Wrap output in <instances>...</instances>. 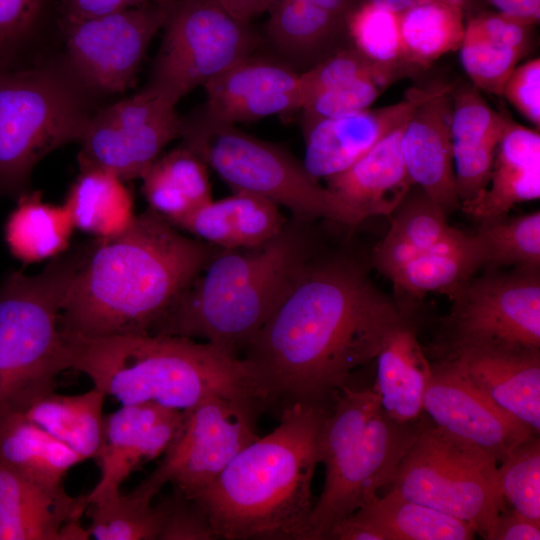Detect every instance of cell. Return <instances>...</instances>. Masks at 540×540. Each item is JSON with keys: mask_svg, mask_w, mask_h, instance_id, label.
<instances>
[{"mask_svg": "<svg viewBox=\"0 0 540 540\" xmlns=\"http://www.w3.org/2000/svg\"><path fill=\"white\" fill-rule=\"evenodd\" d=\"M403 317L357 263L311 259L245 348V359L274 396L329 406Z\"/></svg>", "mask_w": 540, "mask_h": 540, "instance_id": "obj_1", "label": "cell"}, {"mask_svg": "<svg viewBox=\"0 0 540 540\" xmlns=\"http://www.w3.org/2000/svg\"><path fill=\"white\" fill-rule=\"evenodd\" d=\"M217 250L148 208L123 233L92 240L65 296L61 331L89 338L151 334Z\"/></svg>", "mask_w": 540, "mask_h": 540, "instance_id": "obj_2", "label": "cell"}, {"mask_svg": "<svg viewBox=\"0 0 540 540\" xmlns=\"http://www.w3.org/2000/svg\"><path fill=\"white\" fill-rule=\"evenodd\" d=\"M329 406L292 401L195 499L217 539L308 540L318 436Z\"/></svg>", "mask_w": 540, "mask_h": 540, "instance_id": "obj_3", "label": "cell"}, {"mask_svg": "<svg viewBox=\"0 0 540 540\" xmlns=\"http://www.w3.org/2000/svg\"><path fill=\"white\" fill-rule=\"evenodd\" d=\"M63 334L69 367L121 405L155 403L186 411L212 397L255 407L274 397L248 360L206 342L161 334Z\"/></svg>", "mask_w": 540, "mask_h": 540, "instance_id": "obj_4", "label": "cell"}, {"mask_svg": "<svg viewBox=\"0 0 540 540\" xmlns=\"http://www.w3.org/2000/svg\"><path fill=\"white\" fill-rule=\"evenodd\" d=\"M304 224L287 223L254 248H218L151 334L198 338L237 356L311 260Z\"/></svg>", "mask_w": 540, "mask_h": 540, "instance_id": "obj_5", "label": "cell"}, {"mask_svg": "<svg viewBox=\"0 0 540 540\" xmlns=\"http://www.w3.org/2000/svg\"><path fill=\"white\" fill-rule=\"evenodd\" d=\"M422 416L394 420L382 409L374 387L340 391L318 436L325 481L311 511L308 540H326L336 524L378 497L417 438Z\"/></svg>", "mask_w": 540, "mask_h": 540, "instance_id": "obj_6", "label": "cell"}, {"mask_svg": "<svg viewBox=\"0 0 540 540\" xmlns=\"http://www.w3.org/2000/svg\"><path fill=\"white\" fill-rule=\"evenodd\" d=\"M91 241L52 258L37 275L7 273L0 283V419L24 414L55 391L69 369L60 314Z\"/></svg>", "mask_w": 540, "mask_h": 540, "instance_id": "obj_7", "label": "cell"}, {"mask_svg": "<svg viewBox=\"0 0 540 540\" xmlns=\"http://www.w3.org/2000/svg\"><path fill=\"white\" fill-rule=\"evenodd\" d=\"M66 80L42 68H0V197L29 191L34 166L80 141L89 118Z\"/></svg>", "mask_w": 540, "mask_h": 540, "instance_id": "obj_8", "label": "cell"}, {"mask_svg": "<svg viewBox=\"0 0 540 540\" xmlns=\"http://www.w3.org/2000/svg\"><path fill=\"white\" fill-rule=\"evenodd\" d=\"M183 136L184 144L233 192L264 197L289 209L299 222L323 218L348 226L346 211L338 199L282 148L234 125L207 120L197 126L186 124Z\"/></svg>", "mask_w": 540, "mask_h": 540, "instance_id": "obj_9", "label": "cell"}, {"mask_svg": "<svg viewBox=\"0 0 540 540\" xmlns=\"http://www.w3.org/2000/svg\"><path fill=\"white\" fill-rule=\"evenodd\" d=\"M497 464L422 416L419 434L388 486L406 499L468 523L487 539L504 509Z\"/></svg>", "mask_w": 540, "mask_h": 540, "instance_id": "obj_10", "label": "cell"}, {"mask_svg": "<svg viewBox=\"0 0 540 540\" xmlns=\"http://www.w3.org/2000/svg\"><path fill=\"white\" fill-rule=\"evenodd\" d=\"M450 297L441 357L483 347L540 350L539 269H489Z\"/></svg>", "mask_w": 540, "mask_h": 540, "instance_id": "obj_11", "label": "cell"}, {"mask_svg": "<svg viewBox=\"0 0 540 540\" xmlns=\"http://www.w3.org/2000/svg\"><path fill=\"white\" fill-rule=\"evenodd\" d=\"M154 62L149 86L177 103L250 56L254 36L216 0H184L173 5Z\"/></svg>", "mask_w": 540, "mask_h": 540, "instance_id": "obj_12", "label": "cell"}, {"mask_svg": "<svg viewBox=\"0 0 540 540\" xmlns=\"http://www.w3.org/2000/svg\"><path fill=\"white\" fill-rule=\"evenodd\" d=\"M255 406L221 397L184 411L183 424L156 469L137 488L155 497L167 483L194 498L258 438Z\"/></svg>", "mask_w": 540, "mask_h": 540, "instance_id": "obj_13", "label": "cell"}, {"mask_svg": "<svg viewBox=\"0 0 540 540\" xmlns=\"http://www.w3.org/2000/svg\"><path fill=\"white\" fill-rule=\"evenodd\" d=\"M176 104L147 85L91 115L80 140V170L106 171L125 182L141 178L163 148L184 135Z\"/></svg>", "mask_w": 540, "mask_h": 540, "instance_id": "obj_14", "label": "cell"}, {"mask_svg": "<svg viewBox=\"0 0 540 540\" xmlns=\"http://www.w3.org/2000/svg\"><path fill=\"white\" fill-rule=\"evenodd\" d=\"M174 0L66 20L68 62L84 87L118 93L131 87L147 48L165 26Z\"/></svg>", "mask_w": 540, "mask_h": 540, "instance_id": "obj_15", "label": "cell"}, {"mask_svg": "<svg viewBox=\"0 0 540 540\" xmlns=\"http://www.w3.org/2000/svg\"><path fill=\"white\" fill-rule=\"evenodd\" d=\"M423 411L443 433L497 463L520 443L539 434L439 360L431 364Z\"/></svg>", "mask_w": 540, "mask_h": 540, "instance_id": "obj_16", "label": "cell"}, {"mask_svg": "<svg viewBox=\"0 0 540 540\" xmlns=\"http://www.w3.org/2000/svg\"><path fill=\"white\" fill-rule=\"evenodd\" d=\"M184 414L155 403H140L122 405L104 416L95 458L100 477L85 495L87 505L120 493L122 483L134 470L164 454L177 436Z\"/></svg>", "mask_w": 540, "mask_h": 540, "instance_id": "obj_17", "label": "cell"}, {"mask_svg": "<svg viewBox=\"0 0 540 540\" xmlns=\"http://www.w3.org/2000/svg\"><path fill=\"white\" fill-rule=\"evenodd\" d=\"M205 120L225 125L251 122L301 108L300 74L251 56L204 85Z\"/></svg>", "mask_w": 540, "mask_h": 540, "instance_id": "obj_18", "label": "cell"}, {"mask_svg": "<svg viewBox=\"0 0 540 540\" xmlns=\"http://www.w3.org/2000/svg\"><path fill=\"white\" fill-rule=\"evenodd\" d=\"M438 87L412 88L397 103L315 122L304 131L305 169L317 180L345 170L384 136L405 123L415 108Z\"/></svg>", "mask_w": 540, "mask_h": 540, "instance_id": "obj_19", "label": "cell"}, {"mask_svg": "<svg viewBox=\"0 0 540 540\" xmlns=\"http://www.w3.org/2000/svg\"><path fill=\"white\" fill-rule=\"evenodd\" d=\"M451 85L437 90L419 104L404 124L400 145L406 170L447 215L460 206L451 140Z\"/></svg>", "mask_w": 540, "mask_h": 540, "instance_id": "obj_20", "label": "cell"}, {"mask_svg": "<svg viewBox=\"0 0 540 540\" xmlns=\"http://www.w3.org/2000/svg\"><path fill=\"white\" fill-rule=\"evenodd\" d=\"M500 408L540 431V350L469 348L440 358Z\"/></svg>", "mask_w": 540, "mask_h": 540, "instance_id": "obj_21", "label": "cell"}, {"mask_svg": "<svg viewBox=\"0 0 540 540\" xmlns=\"http://www.w3.org/2000/svg\"><path fill=\"white\" fill-rule=\"evenodd\" d=\"M404 124L351 166L325 179L326 188L346 211L348 226H357L372 216L392 214L414 186L401 152Z\"/></svg>", "mask_w": 540, "mask_h": 540, "instance_id": "obj_22", "label": "cell"}, {"mask_svg": "<svg viewBox=\"0 0 540 540\" xmlns=\"http://www.w3.org/2000/svg\"><path fill=\"white\" fill-rule=\"evenodd\" d=\"M466 522L389 489L336 524L326 540H470Z\"/></svg>", "mask_w": 540, "mask_h": 540, "instance_id": "obj_23", "label": "cell"}, {"mask_svg": "<svg viewBox=\"0 0 540 540\" xmlns=\"http://www.w3.org/2000/svg\"><path fill=\"white\" fill-rule=\"evenodd\" d=\"M506 117L495 111L474 85L453 88L451 140L460 206L486 190Z\"/></svg>", "mask_w": 540, "mask_h": 540, "instance_id": "obj_24", "label": "cell"}, {"mask_svg": "<svg viewBox=\"0 0 540 540\" xmlns=\"http://www.w3.org/2000/svg\"><path fill=\"white\" fill-rule=\"evenodd\" d=\"M540 197V134L506 117L484 193L462 205L480 221L501 218L518 203Z\"/></svg>", "mask_w": 540, "mask_h": 540, "instance_id": "obj_25", "label": "cell"}, {"mask_svg": "<svg viewBox=\"0 0 540 540\" xmlns=\"http://www.w3.org/2000/svg\"><path fill=\"white\" fill-rule=\"evenodd\" d=\"M88 507L84 496L50 489L0 466V540H62Z\"/></svg>", "mask_w": 540, "mask_h": 540, "instance_id": "obj_26", "label": "cell"}, {"mask_svg": "<svg viewBox=\"0 0 540 540\" xmlns=\"http://www.w3.org/2000/svg\"><path fill=\"white\" fill-rule=\"evenodd\" d=\"M532 26L498 11L478 14L465 23L458 50L477 89L502 96L507 78L528 50Z\"/></svg>", "mask_w": 540, "mask_h": 540, "instance_id": "obj_27", "label": "cell"}, {"mask_svg": "<svg viewBox=\"0 0 540 540\" xmlns=\"http://www.w3.org/2000/svg\"><path fill=\"white\" fill-rule=\"evenodd\" d=\"M374 386L382 409L398 422L418 419L431 373V363L410 318L403 317L386 335L375 358Z\"/></svg>", "mask_w": 540, "mask_h": 540, "instance_id": "obj_28", "label": "cell"}, {"mask_svg": "<svg viewBox=\"0 0 540 540\" xmlns=\"http://www.w3.org/2000/svg\"><path fill=\"white\" fill-rule=\"evenodd\" d=\"M83 460L25 414L0 419V466L28 480L50 489L64 488L67 472Z\"/></svg>", "mask_w": 540, "mask_h": 540, "instance_id": "obj_29", "label": "cell"}, {"mask_svg": "<svg viewBox=\"0 0 540 540\" xmlns=\"http://www.w3.org/2000/svg\"><path fill=\"white\" fill-rule=\"evenodd\" d=\"M392 214L391 227L373 252L375 266L388 278L457 232L448 224L447 213L418 186L409 190Z\"/></svg>", "mask_w": 540, "mask_h": 540, "instance_id": "obj_30", "label": "cell"}, {"mask_svg": "<svg viewBox=\"0 0 540 540\" xmlns=\"http://www.w3.org/2000/svg\"><path fill=\"white\" fill-rule=\"evenodd\" d=\"M207 168L185 144L160 155L141 177L149 208L172 222L212 200Z\"/></svg>", "mask_w": 540, "mask_h": 540, "instance_id": "obj_31", "label": "cell"}, {"mask_svg": "<svg viewBox=\"0 0 540 540\" xmlns=\"http://www.w3.org/2000/svg\"><path fill=\"white\" fill-rule=\"evenodd\" d=\"M75 229L63 205L47 203L41 191H27L4 226V238L10 253L24 264L54 258L70 246Z\"/></svg>", "mask_w": 540, "mask_h": 540, "instance_id": "obj_32", "label": "cell"}, {"mask_svg": "<svg viewBox=\"0 0 540 540\" xmlns=\"http://www.w3.org/2000/svg\"><path fill=\"white\" fill-rule=\"evenodd\" d=\"M64 206L74 227L96 238L123 233L136 217L133 195L125 181L102 170L81 171Z\"/></svg>", "mask_w": 540, "mask_h": 540, "instance_id": "obj_33", "label": "cell"}, {"mask_svg": "<svg viewBox=\"0 0 540 540\" xmlns=\"http://www.w3.org/2000/svg\"><path fill=\"white\" fill-rule=\"evenodd\" d=\"M483 267V256L474 235L460 230L431 250L398 268L389 278L404 293L420 297L438 291L451 295Z\"/></svg>", "mask_w": 540, "mask_h": 540, "instance_id": "obj_34", "label": "cell"}, {"mask_svg": "<svg viewBox=\"0 0 540 540\" xmlns=\"http://www.w3.org/2000/svg\"><path fill=\"white\" fill-rule=\"evenodd\" d=\"M466 0H418L398 14L403 61L413 69L458 50Z\"/></svg>", "mask_w": 540, "mask_h": 540, "instance_id": "obj_35", "label": "cell"}, {"mask_svg": "<svg viewBox=\"0 0 540 540\" xmlns=\"http://www.w3.org/2000/svg\"><path fill=\"white\" fill-rule=\"evenodd\" d=\"M105 396L95 387L77 395L53 391L24 414L84 460L95 459L102 439Z\"/></svg>", "mask_w": 540, "mask_h": 540, "instance_id": "obj_36", "label": "cell"}, {"mask_svg": "<svg viewBox=\"0 0 540 540\" xmlns=\"http://www.w3.org/2000/svg\"><path fill=\"white\" fill-rule=\"evenodd\" d=\"M482 256L483 266L498 269L503 266L539 269L540 212L522 216H506L481 221L473 234Z\"/></svg>", "mask_w": 540, "mask_h": 540, "instance_id": "obj_37", "label": "cell"}, {"mask_svg": "<svg viewBox=\"0 0 540 540\" xmlns=\"http://www.w3.org/2000/svg\"><path fill=\"white\" fill-rule=\"evenodd\" d=\"M152 497L135 488L88 505L91 537L97 540L158 539L161 516Z\"/></svg>", "mask_w": 540, "mask_h": 540, "instance_id": "obj_38", "label": "cell"}, {"mask_svg": "<svg viewBox=\"0 0 540 540\" xmlns=\"http://www.w3.org/2000/svg\"><path fill=\"white\" fill-rule=\"evenodd\" d=\"M267 32L289 54L310 51L325 41L343 18L308 0H273Z\"/></svg>", "mask_w": 540, "mask_h": 540, "instance_id": "obj_39", "label": "cell"}, {"mask_svg": "<svg viewBox=\"0 0 540 540\" xmlns=\"http://www.w3.org/2000/svg\"><path fill=\"white\" fill-rule=\"evenodd\" d=\"M498 482L504 500L525 517L540 522V440L534 434L500 462Z\"/></svg>", "mask_w": 540, "mask_h": 540, "instance_id": "obj_40", "label": "cell"}, {"mask_svg": "<svg viewBox=\"0 0 540 540\" xmlns=\"http://www.w3.org/2000/svg\"><path fill=\"white\" fill-rule=\"evenodd\" d=\"M407 73L409 71L400 69L360 77L318 93L301 108L303 130L321 119L346 116L369 108L389 85Z\"/></svg>", "mask_w": 540, "mask_h": 540, "instance_id": "obj_41", "label": "cell"}, {"mask_svg": "<svg viewBox=\"0 0 540 540\" xmlns=\"http://www.w3.org/2000/svg\"><path fill=\"white\" fill-rule=\"evenodd\" d=\"M347 23L356 49L366 57L381 64H406L397 13L366 0L348 12Z\"/></svg>", "mask_w": 540, "mask_h": 540, "instance_id": "obj_42", "label": "cell"}, {"mask_svg": "<svg viewBox=\"0 0 540 540\" xmlns=\"http://www.w3.org/2000/svg\"><path fill=\"white\" fill-rule=\"evenodd\" d=\"M221 200L236 248L261 246L287 224L279 206L264 197L236 191Z\"/></svg>", "mask_w": 540, "mask_h": 540, "instance_id": "obj_43", "label": "cell"}, {"mask_svg": "<svg viewBox=\"0 0 540 540\" xmlns=\"http://www.w3.org/2000/svg\"><path fill=\"white\" fill-rule=\"evenodd\" d=\"M411 71L406 64H381L357 49L344 50L300 74L301 108L318 93L354 79L394 70ZM300 108V109H301Z\"/></svg>", "mask_w": 540, "mask_h": 540, "instance_id": "obj_44", "label": "cell"}, {"mask_svg": "<svg viewBox=\"0 0 540 540\" xmlns=\"http://www.w3.org/2000/svg\"><path fill=\"white\" fill-rule=\"evenodd\" d=\"M156 504L161 516L158 540L217 539L204 508L180 490L174 488Z\"/></svg>", "mask_w": 540, "mask_h": 540, "instance_id": "obj_45", "label": "cell"}, {"mask_svg": "<svg viewBox=\"0 0 540 540\" xmlns=\"http://www.w3.org/2000/svg\"><path fill=\"white\" fill-rule=\"evenodd\" d=\"M42 0H0V68H23L22 57Z\"/></svg>", "mask_w": 540, "mask_h": 540, "instance_id": "obj_46", "label": "cell"}, {"mask_svg": "<svg viewBox=\"0 0 540 540\" xmlns=\"http://www.w3.org/2000/svg\"><path fill=\"white\" fill-rule=\"evenodd\" d=\"M504 96L537 130L540 126V60L516 66L507 78Z\"/></svg>", "mask_w": 540, "mask_h": 540, "instance_id": "obj_47", "label": "cell"}, {"mask_svg": "<svg viewBox=\"0 0 540 540\" xmlns=\"http://www.w3.org/2000/svg\"><path fill=\"white\" fill-rule=\"evenodd\" d=\"M488 540H539L540 522L533 521L513 508L498 514Z\"/></svg>", "mask_w": 540, "mask_h": 540, "instance_id": "obj_48", "label": "cell"}, {"mask_svg": "<svg viewBox=\"0 0 540 540\" xmlns=\"http://www.w3.org/2000/svg\"><path fill=\"white\" fill-rule=\"evenodd\" d=\"M170 0H65L66 20L88 18Z\"/></svg>", "mask_w": 540, "mask_h": 540, "instance_id": "obj_49", "label": "cell"}, {"mask_svg": "<svg viewBox=\"0 0 540 540\" xmlns=\"http://www.w3.org/2000/svg\"><path fill=\"white\" fill-rule=\"evenodd\" d=\"M498 12L535 25L540 19V0H485Z\"/></svg>", "mask_w": 540, "mask_h": 540, "instance_id": "obj_50", "label": "cell"}, {"mask_svg": "<svg viewBox=\"0 0 540 540\" xmlns=\"http://www.w3.org/2000/svg\"><path fill=\"white\" fill-rule=\"evenodd\" d=\"M236 21L248 25L249 21L268 11L272 0H216Z\"/></svg>", "mask_w": 540, "mask_h": 540, "instance_id": "obj_51", "label": "cell"}, {"mask_svg": "<svg viewBox=\"0 0 540 540\" xmlns=\"http://www.w3.org/2000/svg\"><path fill=\"white\" fill-rule=\"evenodd\" d=\"M273 1V0H272ZM336 15L343 17L350 12L352 0H308Z\"/></svg>", "mask_w": 540, "mask_h": 540, "instance_id": "obj_52", "label": "cell"}]
</instances>
